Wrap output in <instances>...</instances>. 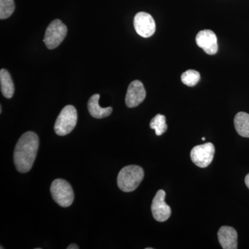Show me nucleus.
Returning <instances> with one entry per match:
<instances>
[{"mask_svg":"<svg viewBox=\"0 0 249 249\" xmlns=\"http://www.w3.org/2000/svg\"><path fill=\"white\" fill-rule=\"evenodd\" d=\"M134 29L142 37H151L155 34L156 24L151 15L145 12H139L134 19Z\"/></svg>","mask_w":249,"mask_h":249,"instance_id":"obj_8","label":"nucleus"},{"mask_svg":"<svg viewBox=\"0 0 249 249\" xmlns=\"http://www.w3.org/2000/svg\"><path fill=\"white\" fill-rule=\"evenodd\" d=\"M14 10V0H0V19L9 18Z\"/></svg>","mask_w":249,"mask_h":249,"instance_id":"obj_17","label":"nucleus"},{"mask_svg":"<svg viewBox=\"0 0 249 249\" xmlns=\"http://www.w3.org/2000/svg\"><path fill=\"white\" fill-rule=\"evenodd\" d=\"M150 128L155 129L157 136L164 134L168 129L165 116L160 114L156 115L150 121Z\"/></svg>","mask_w":249,"mask_h":249,"instance_id":"obj_15","label":"nucleus"},{"mask_svg":"<svg viewBox=\"0 0 249 249\" xmlns=\"http://www.w3.org/2000/svg\"><path fill=\"white\" fill-rule=\"evenodd\" d=\"M0 84L3 96L6 98H12L15 91L14 82L9 71L4 69L0 71Z\"/></svg>","mask_w":249,"mask_h":249,"instance_id":"obj_13","label":"nucleus"},{"mask_svg":"<svg viewBox=\"0 0 249 249\" xmlns=\"http://www.w3.org/2000/svg\"><path fill=\"white\" fill-rule=\"evenodd\" d=\"M181 79L183 84L187 86L194 87L200 80V73L196 70H189L182 73Z\"/></svg>","mask_w":249,"mask_h":249,"instance_id":"obj_16","label":"nucleus"},{"mask_svg":"<svg viewBox=\"0 0 249 249\" xmlns=\"http://www.w3.org/2000/svg\"><path fill=\"white\" fill-rule=\"evenodd\" d=\"M245 183L247 185V188L249 189V173L246 176L245 178Z\"/></svg>","mask_w":249,"mask_h":249,"instance_id":"obj_19","label":"nucleus"},{"mask_svg":"<svg viewBox=\"0 0 249 249\" xmlns=\"http://www.w3.org/2000/svg\"><path fill=\"white\" fill-rule=\"evenodd\" d=\"M165 191L160 190L157 191V194L152 200L151 206L152 215L157 222H165L171 215V209L165 203Z\"/></svg>","mask_w":249,"mask_h":249,"instance_id":"obj_7","label":"nucleus"},{"mask_svg":"<svg viewBox=\"0 0 249 249\" xmlns=\"http://www.w3.org/2000/svg\"><path fill=\"white\" fill-rule=\"evenodd\" d=\"M78 114L72 106H65L60 111L54 125V130L58 136H66L71 133L76 125Z\"/></svg>","mask_w":249,"mask_h":249,"instance_id":"obj_3","label":"nucleus"},{"mask_svg":"<svg viewBox=\"0 0 249 249\" xmlns=\"http://www.w3.org/2000/svg\"><path fill=\"white\" fill-rule=\"evenodd\" d=\"M217 236L222 249H237V232L234 228L224 226L219 229Z\"/></svg>","mask_w":249,"mask_h":249,"instance_id":"obj_11","label":"nucleus"},{"mask_svg":"<svg viewBox=\"0 0 249 249\" xmlns=\"http://www.w3.org/2000/svg\"><path fill=\"white\" fill-rule=\"evenodd\" d=\"M202 139V140H203V141H205V140H206V139H205V138H204V137H203V138H202V139Z\"/></svg>","mask_w":249,"mask_h":249,"instance_id":"obj_20","label":"nucleus"},{"mask_svg":"<svg viewBox=\"0 0 249 249\" xmlns=\"http://www.w3.org/2000/svg\"><path fill=\"white\" fill-rule=\"evenodd\" d=\"M67 27L60 19L51 22L46 30L43 42L49 49L57 48L66 37Z\"/></svg>","mask_w":249,"mask_h":249,"instance_id":"obj_5","label":"nucleus"},{"mask_svg":"<svg viewBox=\"0 0 249 249\" xmlns=\"http://www.w3.org/2000/svg\"><path fill=\"white\" fill-rule=\"evenodd\" d=\"M214 146L212 142H206L193 147L191 152L192 161L199 168H206L214 158Z\"/></svg>","mask_w":249,"mask_h":249,"instance_id":"obj_6","label":"nucleus"},{"mask_svg":"<svg viewBox=\"0 0 249 249\" xmlns=\"http://www.w3.org/2000/svg\"><path fill=\"white\" fill-rule=\"evenodd\" d=\"M146 91L140 80H136L129 84L126 93V106L129 108L137 107L145 100Z\"/></svg>","mask_w":249,"mask_h":249,"instance_id":"obj_9","label":"nucleus"},{"mask_svg":"<svg viewBox=\"0 0 249 249\" xmlns=\"http://www.w3.org/2000/svg\"><path fill=\"white\" fill-rule=\"evenodd\" d=\"M144 178V171L139 165L124 167L118 175V186L121 191L129 193L135 191Z\"/></svg>","mask_w":249,"mask_h":249,"instance_id":"obj_2","label":"nucleus"},{"mask_svg":"<svg viewBox=\"0 0 249 249\" xmlns=\"http://www.w3.org/2000/svg\"><path fill=\"white\" fill-rule=\"evenodd\" d=\"M39 138L34 132H27L19 139L14 154L16 169L22 173H28L35 161L39 147Z\"/></svg>","mask_w":249,"mask_h":249,"instance_id":"obj_1","label":"nucleus"},{"mask_svg":"<svg viewBox=\"0 0 249 249\" xmlns=\"http://www.w3.org/2000/svg\"><path fill=\"white\" fill-rule=\"evenodd\" d=\"M67 249H79V247H78L76 245H75V244H71V245H70L67 248Z\"/></svg>","mask_w":249,"mask_h":249,"instance_id":"obj_18","label":"nucleus"},{"mask_svg":"<svg viewBox=\"0 0 249 249\" xmlns=\"http://www.w3.org/2000/svg\"><path fill=\"white\" fill-rule=\"evenodd\" d=\"M196 43L209 55H214L217 53V37L213 31L206 29L199 31L196 36Z\"/></svg>","mask_w":249,"mask_h":249,"instance_id":"obj_10","label":"nucleus"},{"mask_svg":"<svg viewBox=\"0 0 249 249\" xmlns=\"http://www.w3.org/2000/svg\"><path fill=\"white\" fill-rule=\"evenodd\" d=\"M51 193L54 201L62 207L71 206L74 199V194L71 185L65 180L57 178L52 183Z\"/></svg>","mask_w":249,"mask_h":249,"instance_id":"obj_4","label":"nucleus"},{"mask_svg":"<svg viewBox=\"0 0 249 249\" xmlns=\"http://www.w3.org/2000/svg\"><path fill=\"white\" fill-rule=\"evenodd\" d=\"M100 95L94 94L91 96L88 103V110L91 116L96 119L107 117L111 114L113 109L111 107H101L99 106Z\"/></svg>","mask_w":249,"mask_h":249,"instance_id":"obj_12","label":"nucleus"},{"mask_svg":"<svg viewBox=\"0 0 249 249\" xmlns=\"http://www.w3.org/2000/svg\"><path fill=\"white\" fill-rule=\"evenodd\" d=\"M234 124L237 133L245 138H249V114L247 113H237L234 119Z\"/></svg>","mask_w":249,"mask_h":249,"instance_id":"obj_14","label":"nucleus"}]
</instances>
